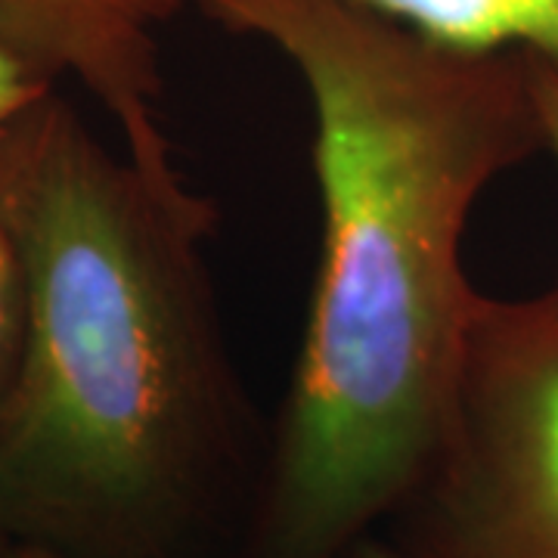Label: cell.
Returning <instances> with one entry per match:
<instances>
[{"instance_id": "obj_1", "label": "cell", "mask_w": 558, "mask_h": 558, "mask_svg": "<svg viewBox=\"0 0 558 558\" xmlns=\"http://www.w3.org/2000/svg\"><path fill=\"white\" fill-rule=\"evenodd\" d=\"M295 69L314 121L319 258L279 413L260 558H344L438 447L478 289L465 230L543 153L531 62L428 40L351 0H193Z\"/></svg>"}, {"instance_id": "obj_2", "label": "cell", "mask_w": 558, "mask_h": 558, "mask_svg": "<svg viewBox=\"0 0 558 558\" xmlns=\"http://www.w3.org/2000/svg\"><path fill=\"white\" fill-rule=\"evenodd\" d=\"M0 218L20 248L25 339L0 416V531L137 546L178 519L233 416L202 240L50 90L0 131Z\"/></svg>"}, {"instance_id": "obj_3", "label": "cell", "mask_w": 558, "mask_h": 558, "mask_svg": "<svg viewBox=\"0 0 558 558\" xmlns=\"http://www.w3.org/2000/svg\"><path fill=\"white\" fill-rule=\"evenodd\" d=\"M388 524L395 558H558V279L484 295L438 447Z\"/></svg>"}, {"instance_id": "obj_4", "label": "cell", "mask_w": 558, "mask_h": 558, "mask_svg": "<svg viewBox=\"0 0 558 558\" xmlns=\"http://www.w3.org/2000/svg\"><path fill=\"white\" fill-rule=\"evenodd\" d=\"M193 0H0V38L47 78H72L112 119L124 159L159 193L196 190L161 116V32Z\"/></svg>"}, {"instance_id": "obj_5", "label": "cell", "mask_w": 558, "mask_h": 558, "mask_svg": "<svg viewBox=\"0 0 558 558\" xmlns=\"http://www.w3.org/2000/svg\"><path fill=\"white\" fill-rule=\"evenodd\" d=\"M422 38L475 53H524L558 75V0H351Z\"/></svg>"}, {"instance_id": "obj_6", "label": "cell", "mask_w": 558, "mask_h": 558, "mask_svg": "<svg viewBox=\"0 0 558 558\" xmlns=\"http://www.w3.org/2000/svg\"><path fill=\"white\" fill-rule=\"evenodd\" d=\"M22 339H25V277L20 248L7 220L0 218V416L20 373Z\"/></svg>"}, {"instance_id": "obj_7", "label": "cell", "mask_w": 558, "mask_h": 558, "mask_svg": "<svg viewBox=\"0 0 558 558\" xmlns=\"http://www.w3.org/2000/svg\"><path fill=\"white\" fill-rule=\"evenodd\" d=\"M53 90V78H47L35 62H28L16 47L0 38V131L16 121L38 100Z\"/></svg>"}, {"instance_id": "obj_8", "label": "cell", "mask_w": 558, "mask_h": 558, "mask_svg": "<svg viewBox=\"0 0 558 558\" xmlns=\"http://www.w3.org/2000/svg\"><path fill=\"white\" fill-rule=\"evenodd\" d=\"M531 62V94H534L539 131H543V153H549L558 165V75L543 62Z\"/></svg>"}, {"instance_id": "obj_9", "label": "cell", "mask_w": 558, "mask_h": 558, "mask_svg": "<svg viewBox=\"0 0 558 558\" xmlns=\"http://www.w3.org/2000/svg\"><path fill=\"white\" fill-rule=\"evenodd\" d=\"M344 558H395V556H391V549H388L379 537H366V539H360L357 546H354V549H351Z\"/></svg>"}, {"instance_id": "obj_10", "label": "cell", "mask_w": 558, "mask_h": 558, "mask_svg": "<svg viewBox=\"0 0 558 558\" xmlns=\"http://www.w3.org/2000/svg\"><path fill=\"white\" fill-rule=\"evenodd\" d=\"M3 558H62L57 556L53 549L47 546H38V543H10Z\"/></svg>"}, {"instance_id": "obj_11", "label": "cell", "mask_w": 558, "mask_h": 558, "mask_svg": "<svg viewBox=\"0 0 558 558\" xmlns=\"http://www.w3.org/2000/svg\"><path fill=\"white\" fill-rule=\"evenodd\" d=\"M10 543H13V539H10L7 534H3V531H0V558H3V553H7V546H10Z\"/></svg>"}]
</instances>
